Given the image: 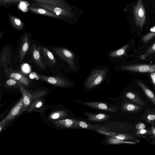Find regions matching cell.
Listing matches in <instances>:
<instances>
[{"label":"cell","mask_w":155,"mask_h":155,"mask_svg":"<svg viewBox=\"0 0 155 155\" xmlns=\"http://www.w3.org/2000/svg\"><path fill=\"white\" fill-rule=\"evenodd\" d=\"M32 3L38 7L45 9L50 12L54 13L56 15L62 17H68L70 13L66 9L60 8L42 4L36 2H33Z\"/></svg>","instance_id":"cell-9"},{"label":"cell","mask_w":155,"mask_h":155,"mask_svg":"<svg viewBox=\"0 0 155 155\" xmlns=\"http://www.w3.org/2000/svg\"><path fill=\"white\" fill-rule=\"evenodd\" d=\"M151 74V77L152 78L153 81L155 84V74Z\"/></svg>","instance_id":"cell-38"},{"label":"cell","mask_w":155,"mask_h":155,"mask_svg":"<svg viewBox=\"0 0 155 155\" xmlns=\"http://www.w3.org/2000/svg\"><path fill=\"white\" fill-rule=\"evenodd\" d=\"M124 95L126 98L141 107L147 105L140 98L139 94L135 92L129 91L125 93Z\"/></svg>","instance_id":"cell-17"},{"label":"cell","mask_w":155,"mask_h":155,"mask_svg":"<svg viewBox=\"0 0 155 155\" xmlns=\"http://www.w3.org/2000/svg\"><path fill=\"white\" fill-rule=\"evenodd\" d=\"M146 125L143 123L140 122L137 124L135 126L136 130H139L145 129L146 128Z\"/></svg>","instance_id":"cell-34"},{"label":"cell","mask_w":155,"mask_h":155,"mask_svg":"<svg viewBox=\"0 0 155 155\" xmlns=\"http://www.w3.org/2000/svg\"><path fill=\"white\" fill-rule=\"evenodd\" d=\"M144 119L147 121L155 125V109L150 110L148 107L140 119Z\"/></svg>","instance_id":"cell-23"},{"label":"cell","mask_w":155,"mask_h":155,"mask_svg":"<svg viewBox=\"0 0 155 155\" xmlns=\"http://www.w3.org/2000/svg\"><path fill=\"white\" fill-rule=\"evenodd\" d=\"M74 128L85 129L95 131L96 130L94 124H90L84 121L76 119Z\"/></svg>","instance_id":"cell-25"},{"label":"cell","mask_w":155,"mask_h":155,"mask_svg":"<svg viewBox=\"0 0 155 155\" xmlns=\"http://www.w3.org/2000/svg\"><path fill=\"white\" fill-rule=\"evenodd\" d=\"M20 91L21 92L23 99V106L21 111L26 110L30 104L32 95L20 83L19 85Z\"/></svg>","instance_id":"cell-16"},{"label":"cell","mask_w":155,"mask_h":155,"mask_svg":"<svg viewBox=\"0 0 155 155\" xmlns=\"http://www.w3.org/2000/svg\"><path fill=\"white\" fill-rule=\"evenodd\" d=\"M9 18L10 23L14 28L19 30L23 29V24L19 18L11 15H9Z\"/></svg>","instance_id":"cell-24"},{"label":"cell","mask_w":155,"mask_h":155,"mask_svg":"<svg viewBox=\"0 0 155 155\" xmlns=\"http://www.w3.org/2000/svg\"><path fill=\"white\" fill-rule=\"evenodd\" d=\"M53 50L57 55L67 64L69 68L74 73L79 70L78 57L71 51L65 48L55 47Z\"/></svg>","instance_id":"cell-2"},{"label":"cell","mask_w":155,"mask_h":155,"mask_svg":"<svg viewBox=\"0 0 155 155\" xmlns=\"http://www.w3.org/2000/svg\"><path fill=\"white\" fill-rule=\"evenodd\" d=\"M155 53V41L147 49L145 53L140 57V58L144 59L146 57Z\"/></svg>","instance_id":"cell-29"},{"label":"cell","mask_w":155,"mask_h":155,"mask_svg":"<svg viewBox=\"0 0 155 155\" xmlns=\"http://www.w3.org/2000/svg\"><path fill=\"white\" fill-rule=\"evenodd\" d=\"M39 79L51 84L61 87H67L72 85L73 83L59 75L56 76H48L39 75Z\"/></svg>","instance_id":"cell-6"},{"label":"cell","mask_w":155,"mask_h":155,"mask_svg":"<svg viewBox=\"0 0 155 155\" xmlns=\"http://www.w3.org/2000/svg\"><path fill=\"white\" fill-rule=\"evenodd\" d=\"M23 104V99L22 97L17 104L13 108L9 114L2 122L5 123L14 119L19 114L21 111V112Z\"/></svg>","instance_id":"cell-11"},{"label":"cell","mask_w":155,"mask_h":155,"mask_svg":"<svg viewBox=\"0 0 155 155\" xmlns=\"http://www.w3.org/2000/svg\"><path fill=\"white\" fill-rule=\"evenodd\" d=\"M29 3L27 2L21 0L20 2L18 5V8L23 12H27L28 10V6Z\"/></svg>","instance_id":"cell-30"},{"label":"cell","mask_w":155,"mask_h":155,"mask_svg":"<svg viewBox=\"0 0 155 155\" xmlns=\"http://www.w3.org/2000/svg\"><path fill=\"white\" fill-rule=\"evenodd\" d=\"M73 101L79 104L96 109L112 113L117 111L116 107L111 104L99 101H84L77 99Z\"/></svg>","instance_id":"cell-5"},{"label":"cell","mask_w":155,"mask_h":155,"mask_svg":"<svg viewBox=\"0 0 155 155\" xmlns=\"http://www.w3.org/2000/svg\"><path fill=\"white\" fill-rule=\"evenodd\" d=\"M75 119H67L55 121V125L63 128H74Z\"/></svg>","instance_id":"cell-21"},{"label":"cell","mask_w":155,"mask_h":155,"mask_svg":"<svg viewBox=\"0 0 155 155\" xmlns=\"http://www.w3.org/2000/svg\"><path fill=\"white\" fill-rule=\"evenodd\" d=\"M42 102L41 101H39L36 104L35 107L36 108H39L42 106Z\"/></svg>","instance_id":"cell-36"},{"label":"cell","mask_w":155,"mask_h":155,"mask_svg":"<svg viewBox=\"0 0 155 155\" xmlns=\"http://www.w3.org/2000/svg\"><path fill=\"white\" fill-rule=\"evenodd\" d=\"M120 69L122 70L139 72H155V64H139L128 65L120 67Z\"/></svg>","instance_id":"cell-7"},{"label":"cell","mask_w":155,"mask_h":155,"mask_svg":"<svg viewBox=\"0 0 155 155\" xmlns=\"http://www.w3.org/2000/svg\"><path fill=\"white\" fill-rule=\"evenodd\" d=\"M84 114L91 121L100 122L107 120L110 118V116L104 113L95 114L86 110Z\"/></svg>","instance_id":"cell-13"},{"label":"cell","mask_w":155,"mask_h":155,"mask_svg":"<svg viewBox=\"0 0 155 155\" xmlns=\"http://www.w3.org/2000/svg\"><path fill=\"white\" fill-rule=\"evenodd\" d=\"M41 48L40 45L37 46L33 44L30 48V53L32 61L39 68L45 69V65L42 61L41 55L40 50Z\"/></svg>","instance_id":"cell-8"},{"label":"cell","mask_w":155,"mask_h":155,"mask_svg":"<svg viewBox=\"0 0 155 155\" xmlns=\"http://www.w3.org/2000/svg\"><path fill=\"white\" fill-rule=\"evenodd\" d=\"M154 36H155V32L149 33L144 35L143 37L142 40L143 42L146 43Z\"/></svg>","instance_id":"cell-31"},{"label":"cell","mask_w":155,"mask_h":155,"mask_svg":"<svg viewBox=\"0 0 155 155\" xmlns=\"http://www.w3.org/2000/svg\"><path fill=\"white\" fill-rule=\"evenodd\" d=\"M41 50L44 61L47 65L53 66L56 63V60L52 53L46 48L42 47Z\"/></svg>","instance_id":"cell-18"},{"label":"cell","mask_w":155,"mask_h":155,"mask_svg":"<svg viewBox=\"0 0 155 155\" xmlns=\"http://www.w3.org/2000/svg\"><path fill=\"white\" fill-rule=\"evenodd\" d=\"M6 84L8 86H13L17 85H19L20 83L16 80L11 78L6 81Z\"/></svg>","instance_id":"cell-32"},{"label":"cell","mask_w":155,"mask_h":155,"mask_svg":"<svg viewBox=\"0 0 155 155\" xmlns=\"http://www.w3.org/2000/svg\"><path fill=\"white\" fill-rule=\"evenodd\" d=\"M95 131L109 137L123 141L136 140L137 136L133 130V127L127 122L116 121L94 124Z\"/></svg>","instance_id":"cell-1"},{"label":"cell","mask_w":155,"mask_h":155,"mask_svg":"<svg viewBox=\"0 0 155 155\" xmlns=\"http://www.w3.org/2000/svg\"><path fill=\"white\" fill-rule=\"evenodd\" d=\"M22 0H0L1 4L5 5L8 4H15Z\"/></svg>","instance_id":"cell-33"},{"label":"cell","mask_w":155,"mask_h":155,"mask_svg":"<svg viewBox=\"0 0 155 155\" xmlns=\"http://www.w3.org/2000/svg\"><path fill=\"white\" fill-rule=\"evenodd\" d=\"M121 108L123 112L127 114H130L139 112L142 110V107L135 103L127 101L123 102Z\"/></svg>","instance_id":"cell-14"},{"label":"cell","mask_w":155,"mask_h":155,"mask_svg":"<svg viewBox=\"0 0 155 155\" xmlns=\"http://www.w3.org/2000/svg\"><path fill=\"white\" fill-rule=\"evenodd\" d=\"M67 114L64 110H61L54 112L50 115V117L52 119H57L67 117Z\"/></svg>","instance_id":"cell-28"},{"label":"cell","mask_w":155,"mask_h":155,"mask_svg":"<svg viewBox=\"0 0 155 155\" xmlns=\"http://www.w3.org/2000/svg\"><path fill=\"white\" fill-rule=\"evenodd\" d=\"M107 70L103 68H98L93 70L85 81L86 87L91 89L101 84L105 79L107 74Z\"/></svg>","instance_id":"cell-3"},{"label":"cell","mask_w":155,"mask_h":155,"mask_svg":"<svg viewBox=\"0 0 155 155\" xmlns=\"http://www.w3.org/2000/svg\"><path fill=\"white\" fill-rule=\"evenodd\" d=\"M29 44L28 35L26 33L22 38L18 53V58L20 63L22 61L28 49Z\"/></svg>","instance_id":"cell-15"},{"label":"cell","mask_w":155,"mask_h":155,"mask_svg":"<svg viewBox=\"0 0 155 155\" xmlns=\"http://www.w3.org/2000/svg\"><path fill=\"white\" fill-rule=\"evenodd\" d=\"M30 78L31 79H35L36 80L39 79V75L35 72H31L29 75Z\"/></svg>","instance_id":"cell-35"},{"label":"cell","mask_w":155,"mask_h":155,"mask_svg":"<svg viewBox=\"0 0 155 155\" xmlns=\"http://www.w3.org/2000/svg\"><path fill=\"white\" fill-rule=\"evenodd\" d=\"M133 13L136 25L142 29L146 20V11L142 0H137V4L133 5Z\"/></svg>","instance_id":"cell-4"},{"label":"cell","mask_w":155,"mask_h":155,"mask_svg":"<svg viewBox=\"0 0 155 155\" xmlns=\"http://www.w3.org/2000/svg\"><path fill=\"white\" fill-rule=\"evenodd\" d=\"M135 133L137 136L140 138H146L148 136L152 135V132L151 129H143L136 130Z\"/></svg>","instance_id":"cell-27"},{"label":"cell","mask_w":155,"mask_h":155,"mask_svg":"<svg viewBox=\"0 0 155 155\" xmlns=\"http://www.w3.org/2000/svg\"><path fill=\"white\" fill-rule=\"evenodd\" d=\"M129 45L128 43L120 48L110 51L107 54V57L111 61L116 63L117 60L125 54Z\"/></svg>","instance_id":"cell-10"},{"label":"cell","mask_w":155,"mask_h":155,"mask_svg":"<svg viewBox=\"0 0 155 155\" xmlns=\"http://www.w3.org/2000/svg\"><path fill=\"white\" fill-rule=\"evenodd\" d=\"M9 50L7 49V48H5L2 52L1 56L0 63L1 66L2 67H5V65L7 63L6 61L9 60L7 59V58L10 59V58H7V57L10 56V54Z\"/></svg>","instance_id":"cell-26"},{"label":"cell","mask_w":155,"mask_h":155,"mask_svg":"<svg viewBox=\"0 0 155 155\" xmlns=\"http://www.w3.org/2000/svg\"><path fill=\"white\" fill-rule=\"evenodd\" d=\"M29 8L31 11L38 14L59 19L64 18V17L58 15L54 13L42 8L31 6L29 7Z\"/></svg>","instance_id":"cell-19"},{"label":"cell","mask_w":155,"mask_h":155,"mask_svg":"<svg viewBox=\"0 0 155 155\" xmlns=\"http://www.w3.org/2000/svg\"><path fill=\"white\" fill-rule=\"evenodd\" d=\"M150 31L151 32H155V26L151 27L150 28Z\"/></svg>","instance_id":"cell-39"},{"label":"cell","mask_w":155,"mask_h":155,"mask_svg":"<svg viewBox=\"0 0 155 155\" xmlns=\"http://www.w3.org/2000/svg\"><path fill=\"white\" fill-rule=\"evenodd\" d=\"M151 130L152 132V136H153L155 138V128L152 127L151 128Z\"/></svg>","instance_id":"cell-37"},{"label":"cell","mask_w":155,"mask_h":155,"mask_svg":"<svg viewBox=\"0 0 155 155\" xmlns=\"http://www.w3.org/2000/svg\"><path fill=\"white\" fill-rule=\"evenodd\" d=\"M137 82L143 90L147 97L155 105V95L153 92L141 81H137Z\"/></svg>","instance_id":"cell-22"},{"label":"cell","mask_w":155,"mask_h":155,"mask_svg":"<svg viewBox=\"0 0 155 155\" xmlns=\"http://www.w3.org/2000/svg\"><path fill=\"white\" fill-rule=\"evenodd\" d=\"M9 77L18 81L21 84L28 86L30 84V81L27 77L21 72L6 70Z\"/></svg>","instance_id":"cell-12"},{"label":"cell","mask_w":155,"mask_h":155,"mask_svg":"<svg viewBox=\"0 0 155 155\" xmlns=\"http://www.w3.org/2000/svg\"><path fill=\"white\" fill-rule=\"evenodd\" d=\"M36 2L58 7L66 9L68 8L64 2L62 0H29Z\"/></svg>","instance_id":"cell-20"}]
</instances>
